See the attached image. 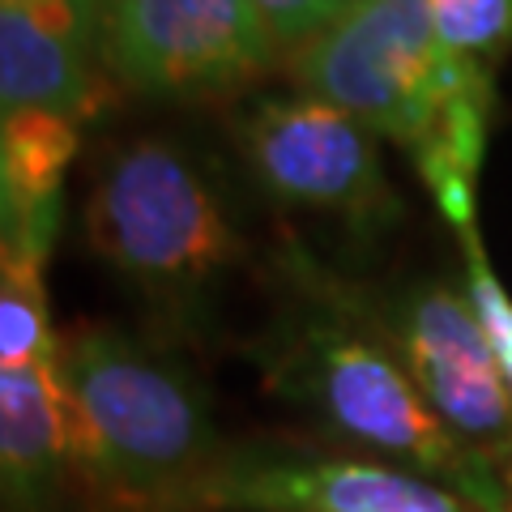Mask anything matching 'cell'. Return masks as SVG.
Returning a JSON list of instances; mask_svg holds the SVG:
<instances>
[{
    "instance_id": "cell-14",
    "label": "cell",
    "mask_w": 512,
    "mask_h": 512,
    "mask_svg": "<svg viewBox=\"0 0 512 512\" xmlns=\"http://www.w3.org/2000/svg\"><path fill=\"white\" fill-rule=\"evenodd\" d=\"M431 22L453 56L487 60L512 43V0H431Z\"/></svg>"
},
{
    "instance_id": "cell-8",
    "label": "cell",
    "mask_w": 512,
    "mask_h": 512,
    "mask_svg": "<svg viewBox=\"0 0 512 512\" xmlns=\"http://www.w3.org/2000/svg\"><path fill=\"white\" fill-rule=\"evenodd\" d=\"M180 512H474L423 474L303 448H227Z\"/></svg>"
},
{
    "instance_id": "cell-2",
    "label": "cell",
    "mask_w": 512,
    "mask_h": 512,
    "mask_svg": "<svg viewBox=\"0 0 512 512\" xmlns=\"http://www.w3.org/2000/svg\"><path fill=\"white\" fill-rule=\"evenodd\" d=\"M60 380L86 512H180L227 453L197 376L116 325H77Z\"/></svg>"
},
{
    "instance_id": "cell-10",
    "label": "cell",
    "mask_w": 512,
    "mask_h": 512,
    "mask_svg": "<svg viewBox=\"0 0 512 512\" xmlns=\"http://www.w3.org/2000/svg\"><path fill=\"white\" fill-rule=\"evenodd\" d=\"M73 478L60 350L0 372V491L5 512H47Z\"/></svg>"
},
{
    "instance_id": "cell-12",
    "label": "cell",
    "mask_w": 512,
    "mask_h": 512,
    "mask_svg": "<svg viewBox=\"0 0 512 512\" xmlns=\"http://www.w3.org/2000/svg\"><path fill=\"white\" fill-rule=\"evenodd\" d=\"M495 86L483 60H474L457 90L444 99L431 133L414 146V167H419L423 184L436 197V210L448 218L461 239L474 235L478 227V171H483L487 154V128H491Z\"/></svg>"
},
{
    "instance_id": "cell-4",
    "label": "cell",
    "mask_w": 512,
    "mask_h": 512,
    "mask_svg": "<svg viewBox=\"0 0 512 512\" xmlns=\"http://www.w3.org/2000/svg\"><path fill=\"white\" fill-rule=\"evenodd\" d=\"M436 35L431 0H355L329 30L291 52L303 94L414 150L470 69Z\"/></svg>"
},
{
    "instance_id": "cell-19",
    "label": "cell",
    "mask_w": 512,
    "mask_h": 512,
    "mask_svg": "<svg viewBox=\"0 0 512 512\" xmlns=\"http://www.w3.org/2000/svg\"><path fill=\"white\" fill-rule=\"evenodd\" d=\"M86 5H90V0H86ZM90 9H94V5H90ZM94 18H99V9H94ZM99 26H103V22H99Z\"/></svg>"
},
{
    "instance_id": "cell-5",
    "label": "cell",
    "mask_w": 512,
    "mask_h": 512,
    "mask_svg": "<svg viewBox=\"0 0 512 512\" xmlns=\"http://www.w3.org/2000/svg\"><path fill=\"white\" fill-rule=\"evenodd\" d=\"M239 158L265 197L342 218L350 235L376 239L402 218L384 180L376 133L312 94H256L231 116Z\"/></svg>"
},
{
    "instance_id": "cell-7",
    "label": "cell",
    "mask_w": 512,
    "mask_h": 512,
    "mask_svg": "<svg viewBox=\"0 0 512 512\" xmlns=\"http://www.w3.org/2000/svg\"><path fill=\"white\" fill-rule=\"evenodd\" d=\"M367 312L410 380L419 384L427 406L461 444L487 457L500 448L512 453V389L466 291H453L444 282H419L384 308Z\"/></svg>"
},
{
    "instance_id": "cell-3",
    "label": "cell",
    "mask_w": 512,
    "mask_h": 512,
    "mask_svg": "<svg viewBox=\"0 0 512 512\" xmlns=\"http://www.w3.org/2000/svg\"><path fill=\"white\" fill-rule=\"evenodd\" d=\"M86 244L175 329H197L248 256L214 167L167 137L103 154L86 201Z\"/></svg>"
},
{
    "instance_id": "cell-17",
    "label": "cell",
    "mask_w": 512,
    "mask_h": 512,
    "mask_svg": "<svg viewBox=\"0 0 512 512\" xmlns=\"http://www.w3.org/2000/svg\"><path fill=\"white\" fill-rule=\"evenodd\" d=\"M504 487H508V512H512V453H508V466H504Z\"/></svg>"
},
{
    "instance_id": "cell-11",
    "label": "cell",
    "mask_w": 512,
    "mask_h": 512,
    "mask_svg": "<svg viewBox=\"0 0 512 512\" xmlns=\"http://www.w3.org/2000/svg\"><path fill=\"white\" fill-rule=\"evenodd\" d=\"M77 154V124L52 111H13L0 124V252L47 265L60 231L64 171Z\"/></svg>"
},
{
    "instance_id": "cell-15",
    "label": "cell",
    "mask_w": 512,
    "mask_h": 512,
    "mask_svg": "<svg viewBox=\"0 0 512 512\" xmlns=\"http://www.w3.org/2000/svg\"><path fill=\"white\" fill-rule=\"evenodd\" d=\"M466 295H470L474 312H478V325H483V333H487L491 355H495V363H500V372H504L508 389H512V299L504 291V282L495 278V269L487 265L478 231L466 235Z\"/></svg>"
},
{
    "instance_id": "cell-1",
    "label": "cell",
    "mask_w": 512,
    "mask_h": 512,
    "mask_svg": "<svg viewBox=\"0 0 512 512\" xmlns=\"http://www.w3.org/2000/svg\"><path fill=\"white\" fill-rule=\"evenodd\" d=\"M308 299L282 312L256 367L286 402L312 414L338 440L402 461V470L457 491L474 512H508V487L495 457L461 444L427 406L419 384L384 342L359 291L308 269Z\"/></svg>"
},
{
    "instance_id": "cell-18",
    "label": "cell",
    "mask_w": 512,
    "mask_h": 512,
    "mask_svg": "<svg viewBox=\"0 0 512 512\" xmlns=\"http://www.w3.org/2000/svg\"><path fill=\"white\" fill-rule=\"evenodd\" d=\"M90 5L99 9V22H103V18H107V9H111V0H90Z\"/></svg>"
},
{
    "instance_id": "cell-16",
    "label": "cell",
    "mask_w": 512,
    "mask_h": 512,
    "mask_svg": "<svg viewBox=\"0 0 512 512\" xmlns=\"http://www.w3.org/2000/svg\"><path fill=\"white\" fill-rule=\"evenodd\" d=\"M261 22L269 26L278 52H299L303 43H312L320 30H329L355 0H252Z\"/></svg>"
},
{
    "instance_id": "cell-9",
    "label": "cell",
    "mask_w": 512,
    "mask_h": 512,
    "mask_svg": "<svg viewBox=\"0 0 512 512\" xmlns=\"http://www.w3.org/2000/svg\"><path fill=\"white\" fill-rule=\"evenodd\" d=\"M86 0H0V107L94 120L111 99Z\"/></svg>"
},
{
    "instance_id": "cell-13",
    "label": "cell",
    "mask_w": 512,
    "mask_h": 512,
    "mask_svg": "<svg viewBox=\"0 0 512 512\" xmlns=\"http://www.w3.org/2000/svg\"><path fill=\"white\" fill-rule=\"evenodd\" d=\"M60 350L47 316L43 261L22 252H0V372L30 367Z\"/></svg>"
},
{
    "instance_id": "cell-6",
    "label": "cell",
    "mask_w": 512,
    "mask_h": 512,
    "mask_svg": "<svg viewBox=\"0 0 512 512\" xmlns=\"http://www.w3.org/2000/svg\"><path fill=\"white\" fill-rule=\"evenodd\" d=\"M103 73L158 103H210L261 82L278 43L252 0H111Z\"/></svg>"
}]
</instances>
